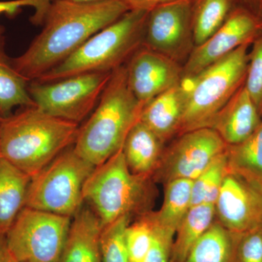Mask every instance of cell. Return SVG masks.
<instances>
[{"mask_svg": "<svg viewBox=\"0 0 262 262\" xmlns=\"http://www.w3.org/2000/svg\"><path fill=\"white\" fill-rule=\"evenodd\" d=\"M129 10L122 0H52L43 18L42 31L23 54L12 58L13 64L29 82L37 80Z\"/></svg>", "mask_w": 262, "mask_h": 262, "instance_id": "cell-1", "label": "cell"}, {"mask_svg": "<svg viewBox=\"0 0 262 262\" xmlns=\"http://www.w3.org/2000/svg\"><path fill=\"white\" fill-rule=\"evenodd\" d=\"M3 117L0 157L32 177L75 144L79 124L62 120L37 106Z\"/></svg>", "mask_w": 262, "mask_h": 262, "instance_id": "cell-2", "label": "cell"}, {"mask_svg": "<svg viewBox=\"0 0 262 262\" xmlns=\"http://www.w3.org/2000/svg\"><path fill=\"white\" fill-rule=\"evenodd\" d=\"M144 106L127 83L126 65L113 72L94 113L79 129L74 149L94 166L122 149Z\"/></svg>", "mask_w": 262, "mask_h": 262, "instance_id": "cell-3", "label": "cell"}, {"mask_svg": "<svg viewBox=\"0 0 262 262\" xmlns=\"http://www.w3.org/2000/svg\"><path fill=\"white\" fill-rule=\"evenodd\" d=\"M157 195L152 177L133 173L122 149L96 166L83 187L84 203L103 227L121 217L136 219L153 211Z\"/></svg>", "mask_w": 262, "mask_h": 262, "instance_id": "cell-4", "label": "cell"}, {"mask_svg": "<svg viewBox=\"0 0 262 262\" xmlns=\"http://www.w3.org/2000/svg\"><path fill=\"white\" fill-rule=\"evenodd\" d=\"M149 12L129 10L93 35L65 61L34 81L51 82L81 74L113 72L125 65L144 44Z\"/></svg>", "mask_w": 262, "mask_h": 262, "instance_id": "cell-5", "label": "cell"}, {"mask_svg": "<svg viewBox=\"0 0 262 262\" xmlns=\"http://www.w3.org/2000/svg\"><path fill=\"white\" fill-rule=\"evenodd\" d=\"M250 46H241L200 73L182 79L184 110L178 136L211 127L217 115L245 83Z\"/></svg>", "mask_w": 262, "mask_h": 262, "instance_id": "cell-6", "label": "cell"}, {"mask_svg": "<svg viewBox=\"0 0 262 262\" xmlns=\"http://www.w3.org/2000/svg\"><path fill=\"white\" fill-rule=\"evenodd\" d=\"M95 168L70 146L32 177L25 207L73 218L83 206L84 183Z\"/></svg>", "mask_w": 262, "mask_h": 262, "instance_id": "cell-7", "label": "cell"}, {"mask_svg": "<svg viewBox=\"0 0 262 262\" xmlns=\"http://www.w3.org/2000/svg\"><path fill=\"white\" fill-rule=\"evenodd\" d=\"M72 218L24 207L5 234L15 261L59 262Z\"/></svg>", "mask_w": 262, "mask_h": 262, "instance_id": "cell-8", "label": "cell"}, {"mask_svg": "<svg viewBox=\"0 0 262 262\" xmlns=\"http://www.w3.org/2000/svg\"><path fill=\"white\" fill-rule=\"evenodd\" d=\"M113 72H91L51 82H29L36 106L52 115L79 124L96 106Z\"/></svg>", "mask_w": 262, "mask_h": 262, "instance_id": "cell-9", "label": "cell"}, {"mask_svg": "<svg viewBox=\"0 0 262 262\" xmlns=\"http://www.w3.org/2000/svg\"><path fill=\"white\" fill-rule=\"evenodd\" d=\"M227 144L211 127L196 129L177 136L165 146L152 176L156 184L178 179L194 180L215 158L225 152Z\"/></svg>", "mask_w": 262, "mask_h": 262, "instance_id": "cell-10", "label": "cell"}, {"mask_svg": "<svg viewBox=\"0 0 262 262\" xmlns=\"http://www.w3.org/2000/svg\"><path fill=\"white\" fill-rule=\"evenodd\" d=\"M193 0H177L149 12L143 46L184 66L194 51Z\"/></svg>", "mask_w": 262, "mask_h": 262, "instance_id": "cell-11", "label": "cell"}, {"mask_svg": "<svg viewBox=\"0 0 262 262\" xmlns=\"http://www.w3.org/2000/svg\"><path fill=\"white\" fill-rule=\"evenodd\" d=\"M261 34V19L237 5L223 26L206 42L194 48L183 66V78L200 73L241 46L252 45Z\"/></svg>", "mask_w": 262, "mask_h": 262, "instance_id": "cell-12", "label": "cell"}, {"mask_svg": "<svg viewBox=\"0 0 262 262\" xmlns=\"http://www.w3.org/2000/svg\"><path fill=\"white\" fill-rule=\"evenodd\" d=\"M215 220L241 234L262 227V184L228 170L215 203Z\"/></svg>", "mask_w": 262, "mask_h": 262, "instance_id": "cell-13", "label": "cell"}, {"mask_svg": "<svg viewBox=\"0 0 262 262\" xmlns=\"http://www.w3.org/2000/svg\"><path fill=\"white\" fill-rule=\"evenodd\" d=\"M126 73L131 91L144 106L153 98L180 83L183 67L142 46L127 61Z\"/></svg>", "mask_w": 262, "mask_h": 262, "instance_id": "cell-14", "label": "cell"}, {"mask_svg": "<svg viewBox=\"0 0 262 262\" xmlns=\"http://www.w3.org/2000/svg\"><path fill=\"white\" fill-rule=\"evenodd\" d=\"M262 117L243 84L215 117L213 129L227 146L248 139L261 125Z\"/></svg>", "mask_w": 262, "mask_h": 262, "instance_id": "cell-15", "label": "cell"}, {"mask_svg": "<svg viewBox=\"0 0 262 262\" xmlns=\"http://www.w3.org/2000/svg\"><path fill=\"white\" fill-rule=\"evenodd\" d=\"M103 227L89 206L73 217L59 262H101Z\"/></svg>", "mask_w": 262, "mask_h": 262, "instance_id": "cell-16", "label": "cell"}, {"mask_svg": "<svg viewBox=\"0 0 262 262\" xmlns=\"http://www.w3.org/2000/svg\"><path fill=\"white\" fill-rule=\"evenodd\" d=\"M184 110V92L180 82L146 103L140 120L166 143L178 136Z\"/></svg>", "mask_w": 262, "mask_h": 262, "instance_id": "cell-17", "label": "cell"}, {"mask_svg": "<svg viewBox=\"0 0 262 262\" xmlns=\"http://www.w3.org/2000/svg\"><path fill=\"white\" fill-rule=\"evenodd\" d=\"M165 143L140 120L127 134L122 151L129 170L152 177L163 156Z\"/></svg>", "mask_w": 262, "mask_h": 262, "instance_id": "cell-18", "label": "cell"}, {"mask_svg": "<svg viewBox=\"0 0 262 262\" xmlns=\"http://www.w3.org/2000/svg\"><path fill=\"white\" fill-rule=\"evenodd\" d=\"M32 177L0 157V235H5L25 207Z\"/></svg>", "mask_w": 262, "mask_h": 262, "instance_id": "cell-19", "label": "cell"}, {"mask_svg": "<svg viewBox=\"0 0 262 262\" xmlns=\"http://www.w3.org/2000/svg\"><path fill=\"white\" fill-rule=\"evenodd\" d=\"M4 29L0 27V115H11L15 107L35 106L28 91L29 82L15 70L5 51Z\"/></svg>", "mask_w": 262, "mask_h": 262, "instance_id": "cell-20", "label": "cell"}, {"mask_svg": "<svg viewBox=\"0 0 262 262\" xmlns=\"http://www.w3.org/2000/svg\"><path fill=\"white\" fill-rule=\"evenodd\" d=\"M237 235L215 220L191 248L184 262H235Z\"/></svg>", "mask_w": 262, "mask_h": 262, "instance_id": "cell-21", "label": "cell"}, {"mask_svg": "<svg viewBox=\"0 0 262 262\" xmlns=\"http://www.w3.org/2000/svg\"><path fill=\"white\" fill-rule=\"evenodd\" d=\"M215 220L214 204L192 206L176 231L171 262H184L188 253Z\"/></svg>", "mask_w": 262, "mask_h": 262, "instance_id": "cell-22", "label": "cell"}, {"mask_svg": "<svg viewBox=\"0 0 262 262\" xmlns=\"http://www.w3.org/2000/svg\"><path fill=\"white\" fill-rule=\"evenodd\" d=\"M192 183L190 179H178L164 184L163 204L158 211H152L157 223L177 231L192 207Z\"/></svg>", "mask_w": 262, "mask_h": 262, "instance_id": "cell-23", "label": "cell"}, {"mask_svg": "<svg viewBox=\"0 0 262 262\" xmlns=\"http://www.w3.org/2000/svg\"><path fill=\"white\" fill-rule=\"evenodd\" d=\"M236 0H193L192 29L194 46H201L225 23L237 6Z\"/></svg>", "mask_w": 262, "mask_h": 262, "instance_id": "cell-24", "label": "cell"}, {"mask_svg": "<svg viewBox=\"0 0 262 262\" xmlns=\"http://www.w3.org/2000/svg\"><path fill=\"white\" fill-rule=\"evenodd\" d=\"M228 170L262 184V122L248 139L225 151Z\"/></svg>", "mask_w": 262, "mask_h": 262, "instance_id": "cell-25", "label": "cell"}, {"mask_svg": "<svg viewBox=\"0 0 262 262\" xmlns=\"http://www.w3.org/2000/svg\"><path fill=\"white\" fill-rule=\"evenodd\" d=\"M227 171L228 165L225 151L215 158L211 163L193 180L192 206L201 204L215 205Z\"/></svg>", "mask_w": 262, "mask_h": 262, "instance_id": "cell-26", "label": "cell"}, {"mask_svg": "<svg viewBox=\"0 0 262 262\" xmlns=\"http://www.w3.org/2000/svg\"><path fill=\"white\" fill-rule=\"evenodd\" d=\"M151 211L135 219L125 229V242L130 262H145L152 237Z\"/></svg>", "mask_w": 262, "mask_h": 262, "instance_id": "cell-27", "label": "cell"}, {"mask_svg": "<svg viewBox=\"0 0 262 262\" xmlns=\"http://www.w3.org/2000/svg\"><path fill=\"white\" fill-rule=\"evenodd\" d=\"M132 218L123 216L103 227L101 234V262H130L125 232Z\"/></svg>", "mask_w": 262, "mask_h": 262, "instance_id": "cell-28", "label": "cell"}, {"mask_svg": "<svg viewBox=\"0 0 262 262\" xmlns=\"http://www.w3.org/2000/svg\"><path fill=\"white\" fill-rule=\"evenodd\" d=\"M244 84L262 117V34L252 43Z\"/></svg>", "mask_w": 262, "mask_h": 262, "instance_id": "cell-29", "label": "cell"}, {"mask_svg": "<svg viewBox=\"0 0 262 262\" xmlns=\"http://www.w3.org/2000/svg\"><path fill=\"white\" fill-rule=\"evenodd\" d=\"M152 211V237L145 262H170L176 232L157 223Z\"/></svg>", "mask_w": 262, "mask_h": 262, "instance_id": "cell-30", "label": "cell"}, {"mask_svg": "<svg viewBox=\"0 0 262 262\" xmlns=\"http://www.w3.org/2000/svg\"><path fill=\"white\" fill-rule=\"evenodd\" d=\"M235 262H262V227L238 234Z\"/></svg>", "mask_w": 262, "mask_h": 262, "instance_id": "cell-31", "label": "cell"}, {"mask_svg": "<svg viewBox=\"0 0 262 262\" xmlns=\"http://www.w3.org/2000/svg\"><path fill=\"white\" fill-rule=\"evenodd\" d=\"M52 0H7L0 1V15L13 16L25 7L34 8L35 12L31 17V22L34 25H42L43 18Z\"/></svg>", "mask_w": 262, "mask_h": 262, "instance_id": "cell-32", "label": "cell"}, {"mask_svg": "<svg viewBox=\"0 0 262 262\" xmlns=\"http://www.w3.org/2000/svg\"><path fill=\"white\" fill-rule=\"evenodd\" d=\"M130 10H144L150 11L160 5L177 0H122Z\"/></svg>", "mask_w": 262, "mask_h": 262, "instance_id": "cell-33", "label": "cell"}, {"mask_svg": "<svg viewBox=\"0 0 262 262\" xmlns=\"http://www.w3.org/2000/svg\"><path fill=\"white\" fill-rule=\"evenodd\" d=\"M237 5L249 10L262 20V0H236Z\"/></svg>", "mask_w": 262, "mask_h": 262, "instance_id": "cell-34", "label": "cell"}, {"mask_svg": "<svg viewBox=\"0 0 262 262\" xmlns=\"http://www.w3.org/2000/svg\"><path fill=\"white\" fill-rule=\"evenodd\" d=\"M7 244L5 235H0V262H15Z\"/></svg>", "mask_w": 262, "mask_h": 262, "instance_id": "cell-35", "label": "cell"}, {"mask_svg": "<svg viewBox=\"0 0 262 262\" xmlns=\"http://www.w3.org/2000/svg\"><path fill=\"white\" fill-rule=\"evenodd\" d=\"M77 3H95V2L105 1V0H72Z\"/></svg>", "mask_w": 262, "mask_h": 262, "instance_id": "cell-36", "label": "cell"}, {"mask_svg": "<svg viewBox=\"0 0 262 262\" xmlns=\"http://www.w3.org/2000/svg\"><path fill=\"white\" fill-rule=\"evenodd\" d=\"M2 120H3V117L0 115V125H1Z\"/></svg>", "mask_w": 262, "mask_h": 262, "instance_id": "cell-37", "label": "cell"}, {"mask_svg": "<svg viewBox=\"0 0 262 262\" xmlns=\"http://www.w3.org/2000/svg\"><path fill=\"white\" fill-rule=\"evenodd\" d=\"M15 262H25V261H15Z\"/></svg>", "mask_w": 262, "mask_h": 262, "instance_id": "cell-38", "label": "cell"}, {"mask_svg": "<svg viewBox=\"0 0 262 262\" xmlns=\"http://www.w3.org/2000/svg\"><path fill=\"white\" fill-rule=\"evenodd\" d=\"M170 262H171V261H170Z\"/></svg>", "mask_w": 262, "mask_h": 262, "instance_id": "cell-39", "label": "cell"}]
</instances>
